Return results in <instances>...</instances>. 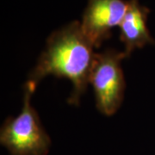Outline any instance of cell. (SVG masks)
I'll return each instance as SVG.
<instances>
[{"mask_svg": "<svg viewBox=\"0 0 155 155\" xmlns=\"http://www.w3.org/2000/svg\"><path fill=\"white\" fill-rule=\"evenodd\" d=\"M36 84L28 80L24 84L23 106L17 117L6 120L0 131V142L11 155H47L51 140L31 104Z\"/></svg>", "mask_w": 155, "mask_h": 155, "instance_id": "cell-2", "label": "cell"}, {"mask_svg": "<svg viewBox=\"0 0 155 155\" xmlns=\"http://www.w3.org/2000/svg\"><path fill=\"white\" fill-rule=\"evenodd\" d=\"M125 58L124 52L116 49L95 54L90 84L94 90L97 110L105 116L114 115L122 105L126 87L122 61Z\"/></svg>", "mask_w": 155, "mask_h": 155, "instance_id": "cell-3", "label": "cell"}, {"mask_svg": "<svg viewBox=\"0 0 155 155\" xmlns=\"http://www.w3.org/2000/svg\"><path fill=\"white\" fill-rule=\"evenodd\" d=\"M149 10L141 5L139 0H128L125 15L119 25L120 39L123 42L127 57L137 48L153 43L147 27Z\"/></svg>", "mask_w": 155, "mask_h": 155, "instance_id": "cell-5", "label": "cell"}, {"mask_svg": "<svg viewBox=\"0 0 155 155\" xmlns=\"http://www.w3.org/2000/svg\"><path fill=\"white\" fill-rule=\"evenodd\" d=\"M127 6L125 0L87 1L80 23L84 34L95 48L110 36L112 28L119 27Z\"/></svg>", "mask_w": 155, "mask_h": 155, "instance_id": "cell-4", "label": "cell"}, {"mask_svg": "<svg viewBox=\"0 0 155 155\" xmlns=\"http://www.w3.org/2000/svg\"><path fill=\"white\" fill-rule=\"evenodd\" d=\"M94 48L84 34L80 22H71L48 36L28 80L37 85L48 75L69 79L72 84L69 103L77 105L90 84Z\"/></svg>", "mask_w": 155, "mask_h": 155, "instance_id": "cell-1", "label": "cell"}]
</instances>
